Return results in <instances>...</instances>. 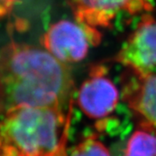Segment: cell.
Segmentation results:
<instances>
[{"label":"cell","mask_w":156,"mask_h":156,"mask_svg":"<svg viewBox=\"0 0 156 156\" xmlns=\"http://www.w3.org/2000/svg\"><path fill=\"white\" fill-rule=\"evenodd\" d=\"M126 68L143 72L156 69V20L145 18L130 35L115 56Z\"/></svg>","instance_id":"6"},{"label":"cell","mask_w":156,"mask_h":156,"mask_svg":"<svg viewBox=\"0 0 156 156\" xmlns=\"http://www.w3.org/2000/svg\"><path fill=\"white\" fill-rule=\"evenodd\" d=\"M74 89L67 63L46 49L11 44L0 52V108H63Z\"/></svg>","instance_id":"1"},{"label":"cell","mask_w":156,"mask_h":156,"mask_svg":"<svg viewBox=\"0 0 156 156\" xmlns=\"http://www.w3.org/2000/svg\"><path fill=\"white\" fill-rule=\"evenodd\" d=\"M70 156H111L108 149L95 135L86 137L74 147Z\"/></svg>","instance_id":"9"},{"label":"cell","mask_w":156,"mask_h":156,"mask_svg":"<svg viewBox=\"0 0 156 156\" xmlns=\"http://www.w3.org/2000/svg\"><path fill=\"white\" fill-rule=\"evenodd\" d=\"M122 98L128 107L156 128V74L127 68L123 78Z\"/></svg>","instance_id":"7"},{"label":"cell","mask_w":156,"mask_h":156,"mask_svg":"<svg viewBox=\"0 0 156 156\" xmlns=\"http://www.w3.org/2000/svg\"><path fill=\"white\" fill-rule=\"evenodd\" d=\"M15 0H0V17H5L11 11Z\"/></svg>","instance_id":"10"},{"label":"cell","mask_w":156,"mask_h":156,"mask_svg":"<svg viewBox=\"0 0 156 156\" xmlns=\"http://www.w3.org/2000/svg\"><path fill=\"white\" fill-rule=\"evenodd\" d=\"M118 100L116 86L107 76L104 68L100 66L91 69L89 78L78 91V106L92 119H101L110 115L115 109Z\"/></svg>","instance_id":"5"},{"label":"cell","mask_w":156,"mask_h":156,"mask_svg":"<svg viewBox=\"0 0 156 156\" xmlns=\"http://www.w3.org/2000/svg\"><path fill=\"white\" fill-rule=\"evenodd\" d=\"M0 121V156H49L62 144L63 109L20 107Z\"/></svg>","instance_id":"2"},{"label":"cell","mask_w":156,"mask_h":156,"mask_svg":"<svg viewBox=\"0 0 156 156\" xmlns=\"http://www.w3.org/2000/svg\"><path fill=\"white\" fill-rule=\"evenodd\" d=\"M123 156H156V135L149 128L136 130L128 140Z\"/></svg>","instance_id":"8"},{"label":"cell","mask_w":156,"mask_h":156,"mask_svg":"<svg viewBox=\"0 0 156 156\" xmlns=\"http://www.w3.org/2000/svg\"><path fill=\"white\" fill-rule=\"evenodd\" d=\"M76 22L91 28L108 27L121 12L137 14L152 10L148 0H68Z\"/></svg>","instance_id":"4"},{"label":"cell","mask_w":156,"mask_h":156,"mask_svg":"<svg viewBox=\"0 0 156 156\" xmlns=\"http://www.w3.org/2000/svg\"><path fill=\"white\" fill-rule=\"evenodd\" d=\"M99 30L78 22L62 20L50 26L43 37V44L56 58L64 63L83 60L89 46L100 42Z\"/></svg>","instance_id":"3"}]
</instances>
